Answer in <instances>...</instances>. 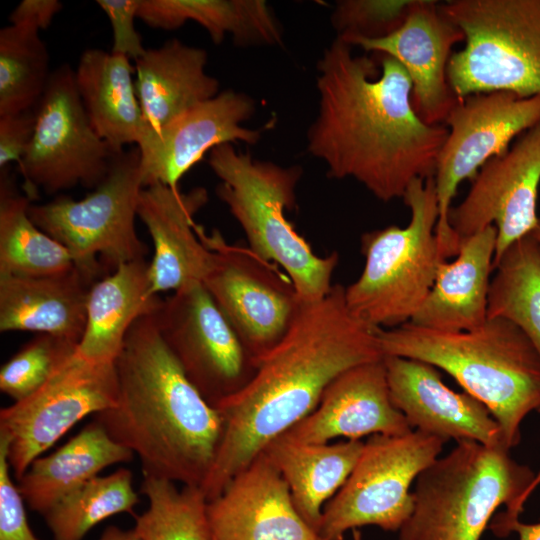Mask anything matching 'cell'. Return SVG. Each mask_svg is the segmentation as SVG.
I'll return each mask as SVG.
<instances>
[{
	"instance_id": "obj_1",
	"label": "cell",
	"mask_w": 540,
	"mask_h": 540,
	"mask_svg": "<svg viewBox=\"0 0 540 540\" xmlns=\"http://www.w3.org/2000/svg\"><path fill=\"white\" fill-rule=\"evenodd\" d=\"M336 37L317 62L319 95L307 151L331 178H351L375 198H403L418 178L434 177L447 128L416 113L403 66L384 54L356 55Z\"/></svg>"
},
{
	"instance_id": "obj_2",
	"label": "cell",
	"mask_w": 540,
	"mask_h": 540,
	"mask_svg": "<svg viewBox=\"0 0 540 540\" xmlns=\"http://www.w3.org/2000/svg\"><path fill=\"white\" fill-rule=\"evenodd\" d=\"M383 358L377 329L349 310L345 287L333 285L321 300L302 304L286 335L256 362L249 382L214 406L223 432L201 486L207 500L271 441L313 412L336 377Z\"/></svg>"
},
{
	"instance_id": "obj_3",
	"label": "cell",
	"mask_w": 540,
	"mask_h": 540,
	"mask_svg": "<svg viewBox=\"0 0 540 540\" xmlns=\"http://www.w3.org/2000/svg\"><path fill=\"white\" fill-rule=\"evenodd\" d=\"M115 368L117 403L94 420L138 456L144 475L201 487L221 441L222 417L184 374L154 313L132 325Z\"/></svg>"
},
{
	"instance_id": "obj_4",
	"label": "cell",
	"mask_w": 540,
	"mask_h": 540,
	"mask_svg": "<svg viewBox=\"0 0 540 540\" xmlns=\"http://www.w3.org/2000/svg\"><path fill=\"white\" fill-rule=\"evenodd\" d=\"M384 356L416 359L440 368L482 402L498 422L508 450L521 440L525 417L540 413V356L512 322L488 318L479 328L441 332L410 322L377 329Z\"/></svg>"
},
{
	"instance_id": "obj_5",
	"label": "cell",
	"mask_w": 540,
	"mask_h": 540,
	"mask_svg": "<svg viewBox=\"0 0 540 540\" xmlns=\"http://www.w3.org/2000/svg\"><path fill=\"white\" fill-rule=\"evenodd\" d=\"M456 443L417 477L413 511L399 540H480L502 505L490 525L496 536H508L519 520L518 502L535 477L532 469L504 447Z\"/></svg>"
},
{
	"instance_id": "obj_6",
	"label": "cell",
	"mask_w": 540,
	"mask_h": 540,
	"mask_svg": "<svg viewBox=\"0 0 540 540\" xmlns=\"http://www.w3.org/2000/svg\"><path fill=\"white\" fill-rule=\"evenodd\" d=\"M208 164L221 180L217 195L244 231L248 248L287 274L302 304L324 298L339 255H317L285 216L295 207L302 168L255 159L231 143L214 147Z\"/></svg>"
},
{
	"instance_id": "obj_7",
	"label": "cell",
	"mask_w": 540,
	"mask_h": 540,
	"mask_svg": "<svg viewBox=\"0 0 540 540\" xmlns=\"http://www.w3.org/2000/svg\"><path fill=\"white\" fill-rule=\"evenodd\" d=\"M402 199L410 210L409 223L364 233L363 270L345 287L349 310L376 329L410 322L445 261L436 237L439 211L434 177L415 179Z\"/></svg>"
},
{
	"instance_id": "obj_8",
	"label": "cell",
	"mask_w": 540,
	"mask_h": 540,
	"mask_svg": "<svg viewBox=\"0 0 540 540\" xmlns=\"http://www.w3.org/2000/svg\"><path fill=\"white\" fill-rule=\"evenodd\" d=\"M439 8L464 35L447 67L458 99L493 91L540 95V0H452Z\"/></svg>"
},
{
	"instance_id": "obj_9",
	"label": "cell",
	"mask_w": 540,
	"mask_h": 540,
	"mask_svg": "<svg viewBox=\"0 0 540 540\" xmlns=\"http://www.w3.org/2000/svg\"><path fill=\"white\" fill-rule=\"evenodd\" d=\"M138 148L117 154L103 181L83 199L60 196L30 205L34 224L61 243L75 267L93 281L101 257L116 268L144 259L146 245L139 239L135 218L142 190Z\"/></svg>"
},
{
	"instance_id": "obj_10",
	"label": "cell",
	"mask_w": 540,
	"mask_h": 540,
	"mask_svg": "<svg viewBox=\"0 0 540 540\" xmlns=\"http://www.w3.org/2000/svg\"><path fill=\"white\" fill-rule=\"evenodd\" d=\"M444 444L417 430L370 436L346 482L324 507L319 535L343 540L347 531L367 525L399 531L413 511L412 484Z\"/></svg>"
},
{
	"instance_id": "obj_11",
	"label": "cell",
	"mask_w": 540,
	"mask_h": 540,
	"mask_svg": "<svg viewBox=\"0 0 540 540\" xmlns=\"http://www.w3.org/2000/svg\"><path fill=\"white\" fill-rule=\"evenodd\" d=\"M195 232L212 252L203 285L237 334L254 363L286 335L301 301L287 274L254 254L248 246L228 243L221 232Z\"/></svg>"
},
{
	"instance_id": "obj_12",
	"label": "cell",
	"mask_w": 540,
	"mask_h": 540,
	"mask_svg": "<svg viewBox=\"0 0 540 540\" xmlns=\"http://www.w3.org/2000/svg\"><path fill=\"white\" fill-rule=\"evenodd\" d=\"M539 121L540 95L493 91L459 99L452 107L443 123L448 132L434 175L439 211L436 237L443 260L459 250L449 212L461 182L472 181L487 161L505 154L514 139Z\"/></svg>"
},
{
	"instance_id": "obj_13",
	"label": "cell",
	"mask_w": 540,
	"mask_h": 540,
	"mask_svg": "<svg viewBox=\"0 0 540 540\" xmlns=\"http://www.w3.org/2000/svg\"><path fill=\"white\" fill-rule=\"evenodd\" d=\"M35 110L34 133L19 165L26 194L33 198L37 187L49 194L76 185L94 189L117 154L92 127L69 65L52 72Z\"/></svg>"
},
{
	"instance_id": "obj_14",
	"label": "cell",
	"mask_w": 540,
	"mask_h": 540,
	"mask_svg": "<svg viewBox=\"0 0 540 540\" xmlns=\"http://www.w3.org/2000/svg\"><path fill=\"white\" fill-rule=\"evenodd\" d=\"M118 377L113 363L75 354L30 397L0 410V432L8 438V460L20 479L31 463L76 423L114 407Z\"/></svg>"
},
{
	"instance_id": "obj_15",
	"label": "cell",
	"mask_w": 540,
	"mask_h": 540,
	"mask_svg": "<svg viewBox=\"0 0 540 540\" xmlns=\"http://www.w3.org/2000/svg\"><path fill=\"white\" fill-rule=\"evenodd\" d=\"M154 317L184 374L212 406L252 378L254 361L203 283L161 300Z\"/></svg>"
},
{
	"instance_id": "obj_16",
	"label": "cell",
	"mask_w": 540,
	"mask_h": 540,
	"mask_svg": "<svg viewBox=\"0 0 540 540\" xmlns=\"http://www.w3.org/2000/svg\"><path fill=\"white\" fill-rule=\"evenodd\" d=\"M540 186V121L521 134L503 155L478 171L465 198L449 212V224L459 243L494 226V263L504 251L537 226Z\"/></svg>"
},
{
	"instance_id": "obj_17",
	"label": "cell",
	"mask_w": 540,
	"mask_h": 540,
	"mask_svg": "<svg viewBox=\"0 0 540 540\" xmlns=\"http://www.w3.org/2000/svg\"><path fill=\"white\" fill-rule=\"evenodd\" d=\"M255 110L249 95L231 89L190 108L137 146L142 186L178 188L182 177L214 147L259 142L262 129L242 126Z\"/></svg>"
},
{
	"instance_id": "obj_18",
	"label": "cell",
	"mask_w": 540,
	"mask_h": 540,
	"mask_svg": "<svg viewBox=\"0 0 540 540\" xmlns=\"http://www.w3.org/2000/svg\"><path fill=\"white\" fill-rule=\"evenodd\" d=\"M464 42L462 31L440 10L439 2L414 0L395 31L378 39L350 43L366 52L388 55L406 70L411 100L418 116L427 124L441 125L459 100L447 77L455 44Z\"/></svg>"
},
{
	"instance_id": "obj_19",
	"label": "cell",
	"mask_w": 540,
	"mask_h": 540,
	"mask_svg": "<svg viewBox=\"0 0 540 540\" xmlns=\"http://www.w3.org/2000/svg\"><path fill=\"white\" fill-rule=\"evenodd\" d=\"M383 360L391 401L413 430L444 442L474 441L506 448L489 409L467 392L445 385L436 367L398 356Z\"/></svg>"
},
{
	"instance_id": "obj_20",
	"label": "cell",
	"mask_w": 540,
	"mask_h": 540,
	"mask_svg": "<svg viewBox=\"0 0 540 540\" xmlns=\"http://www.w3.org/2000/svg\"><path fill=\"white\" fill-rule=\"evenodd\" d=\"M207 517L209 540H324L298 513L263 453L208 500Z\"/></svg>"
},
{
	"instance_id": "obj_21",
	"label": "cell",
	"mask_w": 540,
	"mask_h": 540,
	"mask_svg": "<svg viewBox=\"0 0 540 540\" xmlns=\"http://www.w3.org/2000/svg\"><path fill=\"white\" fill-rule=\"evenodd\" d=\"M404 415L391 401L384 360L363 363L336 377L317 407L284 435L303 443L365 436H396L411 432Z\"/></svg>"
},
{
	"instance_id": "obj_22",
	"label": "cell",
	"mask_w": 540,
	"mask_h": 540,
	"mask_svg": "<svg viewBox=\"0 0 540 540\" xmlns=\"http://www.w3.org/2000/svg\"><path fill=\"white\" fill-rule=\"evenodd\" d=\"M207 202L208 192L203 187L189 192L163 184L142 188L137 216L154 247L148 268L152 295L204 282L212 252L196 234L194 216Z\"/></svg>"
},
{
	"instance_id": "obj_23",
	"label": "cell",
	"mask_w": 540,
	"mask_h": 540,
	"mask_svg": "<svg viewBox=\"0 0 540 540\" xmlns=\"http://www.w3.org/2000/svg\"><path fill=\"white\" fill-rule=\"evenodd\" d=\"M496 239L492 225L464 239L455 259L439 264L434 284L410 323L453 333L481 327L488 319Z\"/></svg>"
},
{
	"instance_id": "obj_24",
	"label": "cell",
	"mask_w": 540,
	"mask_h": 540,
	"mask_svg": "<svg viewBox=\"0 0 540 540\" xmlns=\"http://www.w3.org/2000/svg\"><path fill=\"white\" fill-rule=\"evenodd\" d=\"M207 60L204 49L172 39L147 49L135 61V86L144 119L140 144L220 92L219 81L206 72Z\"/></svg>"
},
{
	"instance_id": "obj_25",
	"label": "cell",
	"mask_w": 540,
	"mask_h": 540,
	"mask_svg": "<svg viewBox=\"0 0 540 540\" xmlns=\"http://www.w3.org/2000/svg\"><path fill=\"white\" fill-rule=\"evenodd\" d=\"M94 282L76 267L44 276H0V331H31L79 344Z\"/></svg>"
},
{
	"instance_id": "obj_26",
	"label": "cell",
	"mask_w": 540,
	"mask_h": 540,
	"mask_svg": "<svg viewBox=\"0 0 540 540\" xmlns=\"http://www.w3.org/2000/svg\"><path fill=\"white\" fill-rule=\"evenodd\" d=\"M148 268L145 259L130 261L92 284L78 356L95 363L115 362L132 325L158 309L161 299L150 292Z\"/></svg>"
},
{
	"instance_id": "obj_27",
	"label": "cell",
	"mask_w": 540,
	"mask_h": 540,
	"mask_svg": "<svg viewBox=\"0 0 540 540\" xmlns=\"http://www.w3.org/2000/svg\"><path fill=\"white\" fill-rule=\"evenodd\" d=\"M134 72L128 57L94 48L82 53L74 70L91 125L116 154L125 145L138 146L144 134Z\"/></svg>"
},
{
	"instance_id": "obj_28",
	"label": "cell",
	"mask_w": 540,
	"mask_h": 540,
	"mask_svg": "<svg viewBox=\"0 0 540 540\" xmlns=\"http://www.w3.org/2000/svg\"><path fill=\"white\" fill-rule=\"evenodd\" d=\"M363 446L362 440L303 443L283 434L261 453L283 477L298 513L319 534L324 507L346 482Z\"/></svg>"
},
{
	"instance_id": "obj_29",
	"label": "cell",
	"mask_w": 540,
	"mask_h": 540,
	"mask_svg": "<svg viewBox=\"0 0 540 540\" xmlns=\"http://www.w3.org/2000/svg\"><path fill=\"white\" fill-rule=\"evenodd\" d=\"M133 456L94 420L55 452L36 458L17 485L30 509L44 515L103 469Z\"/></svg>"
},
{
	"instance_id": "obj_30",
	"label": "cell",
	"mask_w": 540,
	"mask_h": 540,
	"mask_svg": "<svg viewBox=\"0 0 540 540\" xmlns=\"http://www.w3.org/2000/svg\"><path fill=\"white\" fill-rule=\"evenodd\" d=\"M137 18L163 30H175L193 21L215 44L227 35L243 47L283 44L280 23L263 0H139Z\"/></svg>"
},
{
	"instance_id": "obj_31",
	"label": "cell",
	"mask_w": 540,
	"mask_h": 540,
	"mask_svg": "<svg viewBox=\"0 0 540 540\" xmlns=\"http://www.w3.org/2000/svg\"><path fill=\"white\" fill-rule=\"evenodd\" d=\"M1 170L0 276H44L75 267L68 250L30 219L31 198L18 193Z\"/></svg>"
},
{
	"instance_id": "obj_32",
	"label": "cell",
	"mask_w": 540,
	"mask_h": 540,
	"mask_svg": "<svg viewBox=\"0 0 540 540\" xmlns=\"http://www.w3.org/2000/svg\"><path fill=\"white\" fill-rule=\"evenodd\" d=\"M488 318L516 325L540 356V242L532 232L510 245L494 263Z\"/></svg>"
},
{
	"instance_id": "obj_33",
	"label": "cell",
	"mask_w": 540,
	"mask_h": 540,
	"mask_svg": "<svg viewBox=\"0 0 540 540\" xmlns=\"http://www.w3.org/2000/svg\"><path fill=\"white\" fill-rule=\"evenodd\" d=\"M138 501L132 472L119 468L87 481L42 516L54 540H82L90 529L108 517L132 514Z\"/></svg>"
},
{
	"instance_id": "obj_34",
	"label": "cell",
	"mask_w": 540,
	"mask_h": 540,
	"mask_svg": "<svg viewBox=\"0 0 540 540\" xmlns=\"http://www.w3.org/2000/svg\"><path fill=\"white\" fill-rule=\"evenodd\" d=\"M51 74L38 29L10 24L0 30V116L34 109Z\"/></svg>"
},
{
	"instance_id": "obj_35",
	"label": "cell",
	"mask_w": 540,
	"mask_h": 540,
	"mask_svg": "<svg viewBox=\"0 0 540 540\" xmlns=\"http://www.w3.org/2000/svg\"><path fill=\"white\" fill-rule=\"evenodd\" d=\"M141 492L148 508L136 518L140 540H209L207 498L199 486L144 475Z\"/></svg>"
},
{
	"instance_id": "obj_36",
	"label": "cell",
	"mask_w": 540,
	"mask_h": 540,
	"mask_svg": "<svg viewBox=\"0 0 540 540\" xmlns=\"http://www.w3.org/2000/svg\"><path fill=\"white\" fill-rule=\"evenodd\" d=\"M78 343L50 334H37L0 369V390L22 401L40 390L75 354Z\"/></svg>"
},
{
	"instance_id": "obj_37",
	"label": "cell",
	"mask_w": 540,
	"mask_h": 540,
	"mask_svg": "<svg viewBox=\"0 0 540 540\" xmlns=\"http://www.w3.org/2000/svg\"><path fill=\"white\" fill-rule=\"evenodd\" d=\"M414 0H341L331 23L337 37L350 44L357 39L383 38L405 20Z\"/></svg>"
},
{
	"instance_id": "obj_38",
	"label": "cell",
	"mask_w": 540,
	"mask_h": 540,
	"mask_svg": "<svg viewBox=\"0 0 540 540\" xmlns=\"http://www.w3.org/2000/svg\"><path fill=\"white\" fill-rule=\"evenodd\" d=\"M10 471L8 438L0 432V540H39L29 526L25 500Z\"/></svg>"
},
{
	"instance_id": "obj_39",
	"label": "cell",
	"mask_w": 540,
	"mask_h": 540,
	"mask_svg": "<svg viewBox=\"0 0 540 540\" xmlns=\"http://www.w3.org/2000/svg\"><path fill=\"white\" fill-rule=\"evenodd\" d=\"M96 3L106 14L112 27L111 52L134 61L143 56L147 49L135 28L139 0H97Z\"/></svg>"
},
{
	"instance_id": "obj_40",
	"label": "cell",
	"mask_w": 540,
	"mask_h": 540,
	"mask_svg": "<svg viewBox=\"0 0 540 540\" xmlns=\"http://www.w3.org/2000/svg\"><path fill=\"white\" fill-rule=\"evenodd\" d=\"M36 107L15 114L0 116V168L17 162L18 165L31 142L35 123Z\"/></svg>"
},
{
	"instance_id": "obj_41",
	"label": "cell",
	"mask_w": 540,
	"mask_h": 540,
	"mask_svg": "<svg viewBox=\"0 0 540 540\" xmlns=\"http://www.w3.org/2000/svg\"><path fill=\"white\" fill-rule=\"evenodd\" d=\"M61 9L58 0H23L11 12L10 24L28 25L39 31L47 29Z\"/></svg>"
},
{
	"instance_id": "obj_42",
	"label": "cell",
	"mask_w": 540,
	"mask_h": 540,
	"mask_svg": "<svg viewBox=\"0 0 540 540\" xmlns=\"http://www.w3.org/2000/svg\"><path fill=\"white\" fill-rule=\"evenodd\" d=\"M509 533H516L519 540H540V522L529 524L517 520L511 525Z\"/></svg>"
},
{
	"instance_id": "obj_43",
	"label": "cell",
	"mask_w": 540,
	"mask_h": 540,
	"mask_svg": "<svg viewBox=\"0 0 540 540\" xmlns=\"http://www.w3.org/2000/svg\"><path fill=\"white\" fill-rule=\"evenodd\" d=\"M99 540H140L134 529L123 530L117 526H109Z\"/></svg>"
},
{
	"instance_id": "obj_44",
	"label": "cell",
	"mask_w": 540,
	"mask_h": 540,
	"mask_svg": "<svg viewBox=\"0 0 540 540\" xmlns=\"http://www.w3.org/2000/svg\"><path fill=\"white\" fill-rule=\"evenodd\" d=\"M539 485H540V468H539L538 472L535 474V477H534L532 483L530 484V486L526 489L524 494L519 499L518 506H517L519 514L522 513L524 504L527 502L530 495L535 491V489Z\"/></svg>"
},
{
	"instance_id": "obj_45",
	"label": "cell",
	"mask_w": 540,
	"mask_h": 540,
	"mask_svg": "<svg viewBox=\"0 0 540 540\" xmlns=\"http://www.w3.org/2000/svg\"><path fill=\"white\" fill-rule=\"evenodd\" d=\"M352 540H364L359 529L352 530Z\"/></svg>"
},
{
	"instance_id": "obj_46",
	"label": "cell",
	"mask_w": 540,
	"mask_h": 540,
	"mask_svg": "<svg viewBox=\"0 0 540 540\" xmlns=\"http://www.w3.org/2000/svg\"><path fill=\"white\" fill-rule=\"evenodd\" d=\"M532 234L540 242V219Z\"/></svg>"
}]
</instances>
